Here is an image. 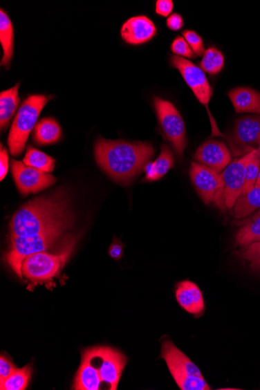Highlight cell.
<instances>
[{"mask_svg": "<svg viewBox=\"0 0 260 390\" xmlns=\"http://www.w3.org/2000/svg\"><path fill=\"white\" fill-rule=\"evenodd\" d=\"M97 163L117 183H131L152 158L151 144L144 142L98 140L95 148Z\"/></svg>", "mask_w": 260, "mask_h": 390, "instance_id": "obj_1", "label": "cell"}, {"mask_svg": "<svg viewBox=\"0 0 260 390\" xmlns=\"http://www.w3.org/2000/svg\"><path fill=\"white\" fill-rule=\"evenodd\" d=\"M70 215L62 193L35 198L24 205L10 223V239L32 236Z\"/></svg>", "mask_w": 260, "mask_h": 390, "instance_id": "obj_2", "label": "cell"}, {"mask_svg": "<svg viewBox=\"0 0 260 390\" xmlns=\"http://www.w3.org/2000/svg\"><path fill=\"white\" fill-rule=\"evenodd\" d=\"M71 221L70 215H68L39 234L32 236L10 239V250L6 256V261L15 274L22 278L24 259L33 254L50 249L70 226Z\"/></svg>", "mask_w": 260, "mask_h": 390, "instance_id": "obj_3", "label": "cell"}, {"mask_svg": "<svg viewBox=\"0 0 260 390\" xmlns=\"http://www.w3.org/2000/svg\"><path fill=\"white\" fill-rule=\"evenodd\" d=\"M76 241L75 238H68L63 249L57 254L41 252L29 256L23 263V277L35 284L50 281L64 268Z\"/></svg>", "mask_w": 260, "mask_h": 390, "instance_id": "obj_4", "label": "cell"}, {"mask_svg": "<svg viewBox=\"0 0 260 390\" xmlns=\"http://www.w3.org/2000/svg\"><path fill=\"white\" fill-rule=\"evenodd\" d=\"M162 358L181 389H210L200 369L171 340H165L162 343Z\"/></svg>", "mask_w": 260, "mask_h": 390, "instance_id": "obj_5", "label": "cell"}, {"mask_svg": "<svg viewBox=\"0 0 260 390\" xmlns=\"http://www.w3.org/2000/svg\"><path fill=\"white\" fill-rule=\"evenodd\" d=\"M48 100L46 95H32L23 102L9 134L8 146L12 156H21L30 132L35 128L41 111Z\"/></svg>", "mask_w": 260, "mask_h": 390, "instance_id": "obj_6", "label": "cell"}, {"mask_svg": "<svg viewBox=\"0 0 260 390\" xmlns=\"http://www.w3.org/2000/svg\"><path fill=\"white\" fill-rule=\"evenodd\" d=\"M171 64L181 73L185 83L194 92L197 100L206 108L210 120V126H212L213 137L224 138V134L220 131L218 124H216L212 111L209 109L210 99H212L213 95V89L209 84L205 73L200 67L192 63L190 60L176 57V55L171 58Z\"/></svg>", "mask_w": 260, "mask_h": 390, "instance_id": "obj_7", "label": "cell"}, {"mask_svg": "<svg viewBox=\"0 0 260 390\" xmlns=\"http://www.w3.org/2000/svg\"><path fill=\"white\" fill-rule=\"evenodd\" d=\"M154 103L167 140L174 148L177 156L182 158L187 141L185 126L180 113L173 104L159 97L154 98Z\"/></svg>", "mask_w": 260, "mask_h": 390, "instance_id": "obj_8", "label": "cell"}, {"mask_svg": "<svg viewBox=\"0 0 260 390\" xmlns=\"http://www.w3.org/2000/svg\"><path fill=\"white\" fill-rule=\"evenodd\" d=\"M252 152L234 160L221 172L223 189L219 200L216 203L220 209H232L237 202L244 185L245 167Z\"/></svg>", "mask_w": 260, "mask_h": 390, "instance_id": "obj_9", "label": "cell"}, {"mask_svg": "<svg viewBox=\"0 0 260 390\" xmlns=\"http://www.w3.org/2000/svg\"><path fill=\"white\" fill-rule=\"evenodd\" d=\"M89 350L93 360L98 363L93 362L98 368L102 382L108 384L109 389H117L127 364L126 356L109 346H95Z\"/></svg>", "mask_w": 260, "mask_h": 390, "instance_id": "obj_10", "label": "cell"}, {"mask_svg": "<svg viewBox=\"0 0 260 390\" xmlns=\"http://www.w3.org/2000/svg\"><path fill=\"white\" fill-rule=\"evenodd\" d=\"M234 156L260 151V116H245L235 122L228 140Z\"/></svg>", "mask_w": 260, "mask_h": 390, "instance_id": "obj_11", "label": "cell"}, {"mask_svg": "<svg viewBox=\"0 0 260 390\" xmlns=\"http://www.w3.org/2000/svg\"><path fill=\"white\" fill-rule=\"evenodd\" d=\"M189 174L192 183L202 201L206 204L218 203L223 189L221 173L193 162L191 164Z\"/></svg>", "mask_w": 260, "mask_h": 390, "instance_id": "obj_12", "label": "cell"}, {"mask_svg": "<svg viewBox=\"0 0 260 390\" xmlns=\"http://www.w3.org/2000/svg\"><path fill=\"white\" fill-rule=\"evenodd\" d=\"M11 169L17 187L26 196L39 193L57 182L49 173L33 169L19 160H12Z\"/></svg>", "mask_w": 260, "mask_h": 390, "instance_id": "obj_13", "label": "cell"}, {"mask_svg": "<svg viewBox=\"0 0 260 390\" xmlns=\"http://www.w3.org/2000/svg\"><path fill=\"white\" fill-rule=\"evenodd\" d=\"M194 159L197 163L205 165L221 173L231 162V152L221 141L210 140L198 148Z\"/></svg>", "mask_w": 260, "mask_h": 390, "instance_id": "obj_14", "label": "cell"}, {"mask_svg": "<svg viewBox=\"0 0 260 390\" xmlns=\"http://www.w3.org/2000/svg\"><path fill=\"white\" fill-rule=\"evenodd\" d=\"M156 33V26L145 16L130 18L123 24L121 29L122 39L133 46L141 45L149 41Z\"/></svg>", "mask_w": 260, "mask_h": 390, "instance_id": "obj_15", "label": "cell"}, {"mask_svg": "<svg viewBox=\"0 0 260 390\" xmlns=\"http://www.w3.org/2000/svg\"><path fill=\"white\" fill-rule=\"evenodd\" d=\"M98 368L92 362L89 349L84 351L82 364L74 380L73 389L75 390H99L102 383Z\"/></svg>", "mask_w": 260, "mask_h": 390, "instance_id": "obj_16", "label": "cell"}, {"mask_svg": "<svg viewBox=\"0 0 260 390\" xmlns=\"http://www.w3.org/2000/svg\"><path fill=\"white\" fill-rule=\"evenodd\" d=\"M176 299L185 311L195 315L204 311V300L199 287L194 282L185 281L178 284L176 290Z\"/></svg>", "mask_w": 260, "mask_h": 390, "instance_id": "obj_17", "label": "cell"}, {"mask_svg": "<svg viewBox=\"0 0 260 390\" xmlns=\"http://www.w3.org/2000/svg\"><path fill=\"white\" fill-rule=\"evenodd\" d=\"M236 113H255L260 111V93L250 88H237L228 92Z\"/></svg>", "mask_w": 260, "mask_h": 390, "instance_id": "obj_18", "label": "cell"}, {"mask_svg": "<svg viewBox=\"0 0 260 390\" xmlns=\"http://www.w3.org/2000/svg\"><path fill=\"white\" fill-rule=\"evenodd\" d=\"M174 167V156L169 146L163 145L162 152L154 162L145 167L147 181H156L164 177Z\"/></svg>", "mask_w": 260, "mask_h": 390, "instance_id": "obj_19", "label": "cell"}, {"mask_svg": "<svg viewBox=\"0 0 260 390\" xmlns=\"http://www.w3.org/2000/svg\"><path fill=\"white\" fill-rule=\"evenodd\" d=\"M0 42L3 49L1 65L8 68L14 54V28L3 10L0 11Z\"/></svg>", "mask_w": 260, "mask_h": 390, "instance_id": "obj_20", "label": "cell"}, {"mask_svg": "<svg viewBox=\"0 0 260 390\" xmlns=\"http://www.w3.org/2000/svg\"><path fill=\"white\" fill-rule=\"evenodd\" d=\"M19 86L17 84L14 88L2 91L0 95V127L2 129L9 125L11 118L14 116L19 105Z\"/></svg>", "mask_w": 260, "mask_h": 390, "instance_id": "obj_21", "label": "cell"}, {"mask_svg": "<svg viewBox=\"0 0 260 390\" xmlns=\"http://www.w3.org/2000/svg\"><path fill=\"white\" fill-rule=\"evenodd\" d=\"M61 135V129L57 121L46 118L35 127L34 138L37 144L48 145L57 143Z\"/></svg>", "mask_w": 260, "mask_h": 390, "instance_id": "obj_22", "label": "cell"}, {"mask_svg": "<svg viewBox=\"0 0 260 390\" xmlns=\"http://www.w3.org/2000/svg\"><path fill=\"white\" fill-rule=\"evenodd\" d=\"M234 216L241 219L260 209V187H255L249 193L241 195L234 206Z\"/></svg>", "mask_w": 260, "mask_h": 390, "instance_id": "obj_23", "label": "cell"}, {"mask_svg": "<svg viewBox=\"0 0 260 390\" xmlns=\"http://www.w3.org/2000/svg\"><path fill=\"white\" fill-rule=\"evenodd\" d=\"M235 241L243 247L260 241V210L241 226L235 236Z\"/></svg>", "mask_w": 260, "mask_h": 390, "instance_id": "obj_24", "label": "cell"}, {"mask_svg": "<svg viewBox=\"0 0 260 390\" xmlns=\"http://www.w3.org/2000/svg\"><path fill=\"white\" fill-rule=\"evenodd\" d=\"M23 163L43 172H52L55 168V160L35 148L29 146L23 160Z\"/></svg>", "mask_w": 260, "mask_h": 390, "instance_id": "obj_25", "label": "cell"}, {"mask_svg": "<svg viewBox=\"0 0 260 390\" xmlns=\"http://www.w3.org/2000/svg\"><path fill=\"white\" fill-rule=\"evenodd\" d=\"M32 367L28 364L22 369H17L8 379L0 382L1 390H24L28 388L32 378Z\"/></svg>", "mask_w": 260, "mask_h": 390, "instance_id": "obj_26", "label": "cell"}, {"mask_svg": "<svg viewBox=\"0 0 260 390\" xmlns=\"http://www.w3.org/2000/svg\"><path fill=\"white\" fill-rule=\"evenodd\" d=\"M225 66V57L214 47L209 48L204 53L200 68L210 75L219 73Z\"/></svg>", "mask_w": 260, "mask_h": 390, "instance_id": "obj_27", "label": "cell"}, {"mask_svg": "<svg viewBox=\"0 0 260 390\" xmlns=\"http://www.w3.org/2000/svg\"><path fill=\"white\" fill-rule=\"evenodd\" d=\"M260 169V151H254L245 167V182L241 191L243 195L255 187Z\"/></svg>", "mask_w": 260, "mask_h": 390, "instance_id": "obj_28", "label": "cell"}, {"mask_svg": "<svg viewBox=\"0 0 260 390\" xmlns=\"http://www.w3.org/2000/svg\"><path fill=\"white\" fill-rule=\"evenodd\" d=\"M241 256L250 262L251 269L260 273V241L247 246Z\"/></svg>", "mask_w": 260, "mask_h": 390, "instance_id": "obj_29", "label": "cell"}, {"mask_svg": "<svg viewBox=\"0 0 260 390\" xmlns=\"http://www.w3.org/2000/svg\"><path fill=\"white\" fill-rule=\"evenodd\" d=\"M171 49L173 53L176 57H182L184 59H195L196 55L192 50V48L185 41L183 36H178L177 38L173 41L171 46Z\"/></svg>", "mask_w": 260, "mask_h": 390, "instance_id": "obj_30", "label": "cell"}, {"mask_svg": "<svg viewBox=\"0 0 260 390\" xmlns=\"http://www.w3.org/2000/svg\"><path fill=\"white\" fill-rule=\"evenodd\" d=\"M183 35L196 57H202L205 53V46H204L201 37L191 30H184Z\"/></svg>", "mask_w": 260, "mask_h": 390, "instance_id": "obj_31", "label": "cell"}, {"mask_svg": "<svg viewBox=\"0 0 260 390\" xmlns=\"http://www.w3.org/2000/svg\"><path fill=\"white\" fill-rule=\"evenodd\" d=\"M16 369L15 364L7 357L2 355L0 358V382L8 379Z\"/></svg>", "mask_w": 260, "mask_h": 390, "instance_id": "obj_32", "label": "cell"}, {"mask_svg": "<svg viewBox=\"0 0 260 390\" xmlns=\"http://www.w3.org/2000/svg\"><path fill=\"white\" fill-rule=\"evenodd\" d=\"M174 8L171 0H158L156 2V13L162 17H169Z\"/></svg>", "mask_w": 260, "mask_h": 390, "instance_id": "obj_33", "label": "cell"}, {"mask_svg": "<svg viewBox=\"0 0 260 390\" xmlns=\"http://www.w3.org/2000/svg\"><path fill=\"white\" fill-rule=\"evenodd\" d=\"M9 156L8 150L1 145V150H0V178L1 181L7 176L9 169L8 163Z\"/></svg>", "mask_w": 260, "mask_h": 390, "instance_id": "obj_34", "label": "cell"}, {"mask_svg": "<svg viewBox=\"0 0 260 390\" xmlns=\"http://www.w3.org/2000/svg\"><path fill=\"white\" fill-rule=\"evenodd\" d=\"M124 245L119 239H115L109 248V256L115 259L120 260L123 256Z\"/></svg>", "mask_w": 260, "mask_h": 390, "instance_id": "obj_35", "label": "cell"}, {"mask_svg": "<svg viewBox=\"0 0 260 390\" xmlns=\"http://www.w3.org/2000/svg\"><path fill=\"white\" fill-rule=\"evenodd\" d=\"M167 26L172 30H180L184 26L183 17L178 14L171 15L167 19Z\"/></svg>", "mask_w": 260, "mask_h": 390, "instance_id": "obj_36", "label": "cell"}, {"mask_svg": "<svg viewBox=\"0 0 260 390\" xmlns=\"http://www.w3.org/2000/svg\"><path fill=\"white\" fill-rule=\"evenodd\" d=\"M255 187H260V169H259V176Z\"/></svg>", "mask_w": 260, "mask_h": 390, "instance_id": "obj_37", "label": "cell"}, {"mask_svg": "<svg viewBox=\"0 0 260 390\" xmlns=\"http://www.w3.org/2000/svg\"><path fill=\"white\" fill-rule=\"evenodd\" d=\"M259 114H260V111H259Z\"/></svg>", "mask_w": 260, "mask_h": 390, "instance_id": "obj_38", "label": "cell"}]
</instances>
